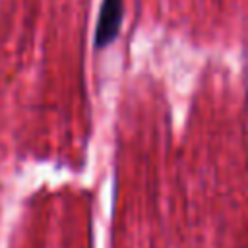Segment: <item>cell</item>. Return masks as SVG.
Instances as JSON below:
<instances>
[{
  "mask_svg": "<svg viewBox=\"0 0 248 248\" xmlns=\"http://www.w3.org/2000/svg\"><path fill=\"white\" fill-rule=\"evenodd\" d=\"M122 12H124V0H103L101 2L95 37H93L95 48L101 50L118 37L120 25H122Z\"/></svg>",
  "mask_w": 248,
  "mask_h": 248,
  "instance_id": "6da1fadb",
  "label": "cell"
}]
</instances>
